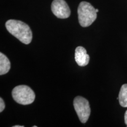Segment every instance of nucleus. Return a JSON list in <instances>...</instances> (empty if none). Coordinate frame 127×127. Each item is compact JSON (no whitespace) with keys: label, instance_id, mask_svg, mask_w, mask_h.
I'll return each mask as SVG.
<instances>
[{"label":"nucleus","instance_id":"1","mask_svg":"<svg viewBox=\"0 0 127 127\" xmlns=\"http://www.w3.org/2000/svg\"><path fill=\"white\" fill-rule=\"evenodd\" d=\"M7 31L25 44H29L32 39V33L28 25L23 21L9 20L5 23Z\"/></svg>","mask_w":127,"mask_h":127},{"label":"nucleus","instance_id":"2","mask_svg":"<svg viewBox=\"0 0 127 127\" xmlns=\"http://www.w3.org/2000/svg\"><path fill=\"white\" fill-rule=\"evenodd\" d=\"M78 15L79 24L82 27L90 26L97 17L96 9L86 1H82L78 8Z\"/></svg>","mask_w":127,"mask_h":127},{"label":"nucleus","instance_id":"3","mask_svg":"<svg viewBox=\"0 0 127 127\" xmlns=\"http://www.w3.org/2000/svg\"><path fill=\"white\" fill-rule=\"evenodd\" d=\"M12 96L15 102L24 105L32 104L35 98L33 90L24 85L15 87L12 91Z\"/></svg>","mask_w":127,"mask_h":127},{"label":"nucleus","instance_id":"4","mask_svg":"<svg viewBox=\"0 0 127 127\" xmlns=\"http://www.w3.org/2000/svg\"><path fill=\"white\" fill-rule=\"evenodd\" d=\"M74 107L80 121L82 123H86L91 114V108L88 100L78 96L74 100Z\"/></svg>","mask_w":127,"mask_h":127},{"label":"nucleus","instance_id":"5","mask_svg":"<svg viewBox=\"0 0 127 127\" xmlns=\"http://www.w3.org/2000/svg\"><path fill=\"white\" fill-rule=\"evenodd\" d=\"M51 10L58 18H67L71 14L69 6L65 0H54L51 4Z\"/></svg>","mask_w":127,"mask_h":127},{"label":"nucleus","instance_id":"6","mask_svg":"<svg viewBox=\"0 0 127 127\" xmlns=\"http://www.w3.org/2000/svg\"><path fill=\"white\" fill-rule=\"evenodd\" d=\"M75 60L79 66H84L88 64L90 61V56L87 51L83 47L76 48L75 51Z\"/></svg>","mask_w":127,"mask_h":127},{"label":"nucleus","instance_id":"7","mask_svg":"<svg viewBox=\"0 0 127 127\" xmlns=\"http://www.w3.org/2000/svg\"><path fill=\"white\" fill-rule=\"evenodd\" d=\"M11 63L8 58L2 52L0 53V75L7 74L10 69Z\"/></svg>","mask_w":127,"mask_h":127},{"label":"nucleus","instance_id":"8","mask_svg":"<svg viewBox=\"0 0 127 127\" xmlns=\"http://www.w3.org/2000/svg\"><path fill=\"white\" fill-rule=\"evenodd\" d=\"M119 103L123 107H127V84L122 85L118 96Z\"/></svg>","mask_w":127,"mask_h":127},{"label":"nucleus","instance_id":"9","mask_svg":"<svg viewBox=\"0 0 127 127\" xmlns=\"http://www.w3.org/2000/svg\"><path fill=\"white\" fill-rule=\"evenodd\" d=\"M5 105L4 100L2 98H0V112H2L5 108Z\"/></svg>","mask_w":127,"mask_h":127},{"label":"nucleus","instance_id":"10","mask_svg":"<svg viewBox=\"0 0 127 127\" xmlns=\"http://www.w3.org/2000/svg\"><path fill=\"white\" fill-rule=\"evenodd\" d=\"M124 120H125V124H126L127 126V110L126 111V112H125V113Z\"/></svg>","mask_w":127,"mask_h":127},{"label":"nucleus","instance_id":"11","mask_svg":"<svg viewBox=\"0 0 127 127\" xmlns=\"http://www.w3.org/2000/svg\"><path fill=\"white\" fill-rule=\"evenodd\" d=\"M13 127H24V126H22V125H15V126H13Z\"/></svg>","mask_w":127,"mask_h":127},{"label":"nucleus","instance_id":"12","mask_svg":"<svg viewBox=\"0 0 127 127\" xmlns=\"http://www.w3.org/2000/svg\"><path fill=\"white\" fill-rule=\"evenodd\" d=\"M96 12H98V11H99V10H98V9H96Z\"/></svg>","mask_w":127,"mask_h":127}]
</instances>
